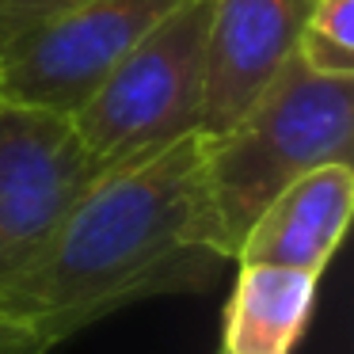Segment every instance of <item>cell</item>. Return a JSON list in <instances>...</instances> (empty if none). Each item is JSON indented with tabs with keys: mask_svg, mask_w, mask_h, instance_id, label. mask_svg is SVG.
Returning <instances> with one entry per match:
<instances>
[{
	"mask_svg": "<svg viewBox=\"0 0 354 354\" xmlns=\"http://www.w3.org/2000/svg\"><path fill=\"white\" fill-rule=\"evenodd\" d=\"M225 252L202 171V138L107 168L46 244L0 282V354H42L100 316L160 293L202 290Z\"/></svg>",
	"mask_w": 354,
	"mask_h": 354,
	"instance_id": "1",
	"label": "cell"
},
{
	"mask_svg": "<svg viewBox=\"0 0 354 354\" xmlns=\"http://www.w3.org/2000/svg\"><path fill=\"white\" fill-rule=\"evenodd\" d=\"M351 160L354 77H324L293 54L229 130L202 138L206 191L229 259H236L244 232L293 179L320 164Z\"/></svg>",
	"mask_w": 354,
	"mask_h": 354,
	"instance_id": "2",
	"label": "cell"
},
{
	"mask_svg": "<svg viewBox=\"0 0 354 354\" xmlns=\"http://www.w3.org/2000/svg\"><path fill=\"white\" fill-rule=\"evenodd\" d=\"M209 0H183L73 111L95 171L198 133L206 84Z\"/></svg>",
	"mask_w": 354,
	"mask_h": 354,
	"instance_id": "3",
	"label": "cell"
},
{
	"mask_svg": "<svg viewBox=\"0 0 354 354\" xmlns=\"http://www.w3.org/2000/svg\"><path fill=\"white\" fill-rule=\"evenodd\" d=\"M183 0H88L0 57V100L73 115Z\"/></svg>",
	"mask_w": 354,
	"mask_h": 354,
	"instance_id": "4",
	"label": "cell"
},
{
	"mask_svg": "<svg viewBox=\"0 0 354 354\" xmlns=\"http://www.w3.org/2000/svg\"><path fill=\"white\" fill-rule=\"evenodd\" d=\"M95 176L69 115L0 100V282L46 244Z\"/></svg>",
	"mask_w": 354,
	"mask_h": 354,
	"instance_id": "5",
	"label": "cell"
},
{
	"mask_svg": "<svg viewBox=\"0 0 354 354\" xmlns=\"http://www.w3.org/2000/svg\"><path fill=\"white\" fill-rule=\"evenodd\" d=\"M313 0H209L198 133H225L297 50Z\"/></svg>",
	"mask_w": 354,
	"mask_h": 354,
	"instance_id": "6",
	"label": "cell"
},
{
	"mask_svg": "<svg viewBox=\"0 0 354 354\" xmlns=\"http://www.w3.org/2000/svg\"><path fill=\"white\" fill-rule=\"evenodd\" d=\"M354 209V164H320L293 179L240 240L236 263H274L320 278Z\"/></svg>",
	"mask_w": 354,
	"mask_h": 354,
	"instance_id": "7",
	"label": "cell"
},
{
	"mask_svg": "<svg viewBox=\"0 0 354 354\" xmlns=\"http://www.w3.org/2000/svg\"><path fill=\"white\" fill-rule=\"evenodd\" d=\"M316 274L274 263H240L225 308V354H290L308 324Z\"/></svg>",
	"mask_w": 354,
	"mask_h": 354,
	"instance_id": "8",
	"label": "cell"
},
{
	"mask_svg": "<svg viewBox=\"0 0 354 354\" xmlns=\"http://www.w3.org/2000/svg\"><path fill=\"white\" fill-rule=\"evenodd\" d=\"M88 0H0V57Z\"/></svg>",
	"mask_w": 354,
	"mask_h": 354,
	"instance_id": "9",
	"label": "cell"
},
{
	"mask_svg": "<svg viewBox=\"0 0 354 354\" xmlns=\"http://www.w3.org/2000/svg\"><path fill=\"white\" fill-rule=\"evenodd\" d=\"M305 27L331 42H339V46L354 50V0H313Z\"/></svg>",
	"mask_w": 354,
	"mask_h": 354,
	"instance_id": "10",
	"label": "cell"
},
{
	"mask_svg": "<svg viewBox=\"0 0 354 354\" xmlns=\"http://www.w3.org/2000/svg\"><path fill=\"white\" fill-rule=\"evenodd\" d=\"M221 354H225V351H221Z\"/></svg>",
	"mask_w": 354,
	"mask_h": 354,
	"instance_id": "11",
	"label": "cell"
}]
</instances>
